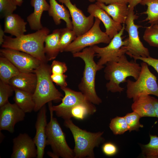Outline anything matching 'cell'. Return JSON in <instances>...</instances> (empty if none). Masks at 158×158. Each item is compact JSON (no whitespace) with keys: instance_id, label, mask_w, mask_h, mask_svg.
<instances>
[{"instance_id":"obj_1","label":"cell","mask_w":158,"mask_h":158,"mask_svg":"<svg viewBox=\"0 0 158 158\" xmlns=\"http://www.w3.org/2000/svg\"><path fill=\"white\" fill-rule=\"evenodd\" d=\"M104 69V77L109 82L106 85L107 90L113 93H121L124 90L120 85L126 82L127 78H138L141 72L140 65L134 60L129 61L125 54L117 60L107 62Z\"/></svg>"},{"instance_id":"obj_2","label":"cell","mask_w":158,"mask_h":158,"mask_svg":"<svg viewBox=\"0 0 158 158\" xmlns=\"http://www.w3.org/2000/svg\"><path fill=\"white\" fill-rule=\"evenodd\" d=\"M50 32L46 27L36 32L19 37L13 38L5 35L1 45L3 48L18 50L29 54L42 62L47 61L44 51V40Z\"/></svg>"},{"instance_id":"obj_3","label":"cell","mask_w":158,"mask_h":158,"mask_svg":"<svg viewBox=\"0 0 158 158\" xmlns=\"http://www.w3.org/2000/svg\"><path fill=\"white\" fill-rule=\"evenodd\" d=\"M73 56L74 57L80 58L85 64L83 76L78 85L79 90L91 103L99 104L102 100L96 91L95 76L97 72L104 68V66L99 65L95 61L94 57L96 54L92 46L73 54Z\"/></svg>"},{"instance_id":"obj_4","label":"cell","mask_w":158,"mask_h":158,"mask_svg":"<svg viewBox=\"0 0 158 158\" xmlns=\"http://www.w3.org/2000/svg\"><path fill=\"white\" fill-rule=\"evenodd\" d=\"M34 73L37 82L32 96L35 103L34 111L37 112L47 103L52 101L59 102L64 96L54 85L51 78L50 67L46 62H42Z\"/></svg>"},{"instance_id":"obj_5","label":"cell","mask_w":158,"mask_h":158,"mask_svg":"<svg viewBox=\"0 0 158 158\" xmlns=\"http://www.w3.org/2000/svg\"><path fill=\"white\" fill-rule=\"evenodd\" d=\"M64 126L70 130L75 142L74 158H94V149L103 143L104 132L92 133L75 125L71 119L64 120Z\"/></svg>"},{"instance_id":"obj_6","label":"cell","mask_w":158,"mask_h":158,"mask_svg":"<svg viewBox=\"0 0 158 158\" xmlns=\"http://www.w3.org/2000/svg\"><path fill=\"white\" fill-rule=\"evenodd\" d=\"M50 119L46 129L47 145H50L56 158H74L73 150L68 145L63 132L57 119L53 116L51 101L48 103Z\"/></svg>"},{"instance_id":"obj_7","label":"cell","mask_w":158,"mask_h":158,"mask_svg":"<svg viewBox=\"0 0 158 158\" xmlns=\"http://www.w3.org/2000/svg\"><path fill=\"white\" fill-rule=\"evenodd\" d=\"M141 72L135 81L127 80L126 94L128 99L135 100L142 95H153L158 97V85L156 76L150 71L148 65L142 61Z\"/></svg>"},{"instance_id":"obj_8","label":"cell","mask_w":158,"mask_h":158,"mask_svg":"<svg viewBox=\"0 0 158 158\" xmlns=\"http://www.w3.org/2000/svg\"><path fill=\"white\" fill-rule=\"evenodd\" d=\"M95 18L92 27L84 34L77 37L64 50L73 54L80 51L87 47H91L100 43L108 44L111 39L105 32L100 29L101 21Z\"/></svg>"},{"instance_id":"obj_9","label":"cell","mask_w":158,"mask_h":158,"mask_svg":"<svg viewBox=\"0 0 158 158\" xmlns=\"http://www.w3.org/2000/svg\"><path fill=\"white\" fill-rule=\"evenodd\" d=\"M125 27L124 24L121 30L113 37L107 46L103 47L96 45L92 46L96 56L100 58L97 63L98 65L103 66L108 62L116 61L126 53L128 41V38L123 40Z\"/></svg>"},{"instance_id":"obj_10","label":"cell","mask_w":158,"mask_h":158,"mask_svg":"<svg viewBox=\"0 0 158 158\" xmlns=\"http://www.w3.org/2000/svg\"><path fill=\"white\" fill-rule=\"evenodd\" d=\"M138 16L135 14L133 9H129L125 23V30L128 33V43L126 46V54L130 57L133 56L147 57L150 56L148 49L145 47L140 40L138 29L142 27L135 24L134 20Z\"/></svg>"},{"instance_id":"obj_11","label":"cell","mask_w":158,"mask_h":158,"mask_svg":"<svg viewBox=\"0 0 158 158\" xmlns=\"http://www.w3.org/2000/svg\"><path fill=\"white\" fill-rule=\"evenodd\" d=\"M0 52L1 56L9 60L20 72L34 73L42 62L29 54L16 50L3 48Z\"/></svg>"},{"instance_id":"obj_12","label":"cell","mask_w":158,"mask_h":158,"mask_svg":"<svg viewBox=\"0 0 158 158\" xmlns=\"http://www.w3.org/2000/svg\"><path fill=\"white\" fill-rule=\"evenodd\" d=\"M61 89L65 93L62 102L56 106L52 105L51 108L58 117L64 120L69 119V112L72 108L80 103L89 100L81 92L75 91L67 87H61Z\"/></svg>"},{"instance_id":"obj_13","label":"cell","mask_w":158,"mask_h":158,"mask_svg":"<svg viewBox=\"0 0 158 158\" xmlns=\"http://www.w3.org/2000/svg\"><path fill=\"white\" fill-rule=\"evenodd\" d=\"M25 114L15 103L8 101L0 108V130L13 133L15 125L24 120Z\"/></svg>"},{"instance_id":"obj_14","label":"cell","mask_w":158,"mask_h":158,"mask_svg":"<svg viewBox=\"0 0 158 158\" xmlns=\"http://www.w3.org/2000/svg\"><path fill=\"white\" fill-rule=\"evenodd\" d=\"M58 0L64 4L68 8L72 18L73 30L77 37L84 34L92 27L94 22V17L90 15L86 16L70 0Z\"/></svg>"},{"instance_id":"obj_15","label":"cell","mask_w":158,"mask_h":158,"mask_svg":"<svg viewBox=\"0 0 158 158\" xmlns=\"http://www.w3.org/2000/svg\"><path fill=\"white\" fill-rule=\"evenodd\" d=\"M11 158H34L37 151L35 143L26 133H21L13 139Z\"/></svg>"},{"instance_id":"obj_16","label":"cell","mask_w":158,"mask_h":158,"mask_svg":"<svg viewBox=\"0 0 158 158\" xmlns=\"http://www.w3.org/2000/svg\"><path fill=\"white\" fill-rule=\"evenodd\" d=\"M47 108L45 105L40 110L35 124L36 134L33 140L36 146L37 158L43 157L45 148L47 145L46 129L47 125Z\"/></svg>"},{"instance_id":"obj_17","label":"cell","mask_w":158,"mask_h":158,"mask_svg":"<svg viewBox=\"0 0 158 158\" xmlns=\"http://www.w3.org/2000/svg\"><path fill=\"white\" fill-rule=\"evenodd\" d=\"M87 11L95 18H98L102 21L105 28V32L111 39L121 30L123 25L115 22L103 9L96 4L90 5Z\"/></svg>"},{"instance_id":"obj_18","label":"cell","mask_w":158,"mask_h":158,"mask_svg":"<svg viewBox=\"0 0 158 158\" xmlns=\"http://www.w3.org/2000/svg\"><path fill=\"white\" fill-rule=\"evenodd\" d=\"M37 82V76L35 73L20 72L11 79L9 84L13 88L33 94Z\"/></svg>"},{"instance_id":"obj_19","label":"cell","mask_w":158,"mask_h":158,"mask_svg":"<svg viewBox=\"0 0 158 158\" xmlns=\"http://www.w3.org/2000/svg\"><path fill=\"white\" fill-rule=\"evenodd\" d=\"M30 4L34 8V11L28 16L27 20L31 30L37 31L43 28L41 17L44 11H48L50 5L46 0H31Z\"/></svg>"},{"instance_id":"obj_20","label":"cell","mask_w":158,"mask_h":158,"mask_svg":"<svg viewBox=\"0 0 158 158\" xmlns=\"http://www.w3.org/2000/svg\"><path fill=\"white\" fill-rule=\"evenodd\" d=\"M27 24L20 16L13 13L4 17V31L5 33L18 37L26 32Z\"/></svg>"},{"instance_id":"obj_21","label":"cell","mask_w":158,"mask_h":158,"mask_svg":"<svg viewBox=\"0 0 158 158\" xmlns=\"http://www.w3.org/2000/svg\"><path fill=\"white\" fill-rule=\"evenodd\" d=\"M49 3L48 14L52 18L55 24L59 25L62 20L65 22L66 27L73 30V25L68 10L63 5L59 4L56 0H49Z\"/></svg>"},{"instance_id":"obj_22","label":"cell","mask_w":158,"mask_h":158,"mask_svg":"<svg viewBox=\"0 0 158 158\" xmlns=\"http://www.w3.org/2000/svg\"><path fill=\"white\" fill-rule=\"evenodd\" d=\"M131 106L133 111L141 117H156L153 103V97L149 95L140 96L133 101Z\"/></svg>"},{"instance_id":"obj_23","label":"cell","mask_w":158,"mask_h":158,"mask_svg":"<svg viewBox=\"0 0 158 158\" xmlns=\"http://www.w3.org/2000/svg\"><path fill=\"white\" fill-rule=\"evenodd\" d=\"M95 3L104 10L115 22L121 24L125 23L129 10L127 4L113 3L106 5L97 1Z\"/></svg>"},{"instance_id":"obj_24","label":"cell","mask_w":158,"mask_h":158,"mask_svg":"<svg viewBox=\"0 0 158 158\" xmlns=\"http://www.w3.org/2000/svg\"><path fill=\"white\" fill-rule=\"evenodd\" d=\"M60 29L54 30L52 32L46 37L44 51L47 61L55 59L60 52L59 42Z\"/></svg>"},{"instance_id":"obj_25","label":"cell","mask_w":158,"mask_h":158,"mask_svg":"<svg viewBox=\"0 0 158 158\" xmlns=\"http://www.w3.org/2000/svg\"><path fill=\"white\" fill-rule=\"evenodd\" d=\"M13 88L15 93L13 100L15 103L25 113H31L34 111L35 103L33 94L18 89Z\"/></svg>"},{"instance_id":"obj_26","label":"cell","mask_w":158,"mask_h":158,"mask_svg":"<svg viewBox=\"0 0 158 158\" xmlns=\"http://www.w3.org/2000/svg\"><path fill=\"white\" fill-rule=\"evenodd\" d=\"M19 70L7 58L0 57V80L9 83L10 80L19 74Z\"/></svg>"},{"instance_id":"obj_27","label":"cell","mask_w":158,"mask_h":158,"mask_svg":"<svg viewBox=\"0 0 158 158\" xmlns=\"http://www.w3.org/2000/svg\"><path fill=\"white\" fill-rule=\"evenodd\" d=\"M140 4L146 6L147 9L142 14L147 15L143 21H148L151 25L158 24V0H142Z\"/></svg>"},{"instance_id":"obj_28","label":"cell","mask_w":158,"mask_h":158,"mask_svg":"<svg viewBox=\"0 0 158 158\" xmlns=\"http://www.w3.org/2000/svg\"><path fill=\"white\" fill-rule=\"evenodd\" d=\"M149 137L148 143L140 144L142 155L146 158H158V136L150 134Z\"/></svg>"},{"instance_id":"obj_29","label":"cell","mask_w":158,"mask_h":158,"mask_svg":"<svg viewBox=\"0 0 158 158\" xmlns=\"http://www.w3.org/2000/svg\"><path fill=\"white\" fill-rule=\"evenodd\" d=\"M77 37L73 30L68 28L60 29L59 48L60 52L64 51L65 49Z\"/></svg>"},{"instance_id":"obj_30","label":"cell","mask_w":158,"mask_h":158,"mask_svg":"<svg viewBox=\"0 0 158 158\" xmlns=\"http://www.w3.org/2000/svg\"><path fill=\"white\" fill-rule=\"evenodd\" d=\"M109 127L115 135L122 134L128 130L124 116H117L112 119L109 124Z\"/></svg>"},{"instance_id":"obj_31","label":"cell","mask_w":158,"mask_h":158,"mask_svg":"<svg viewBox=\"0 0 158 158\" xmlns=\"http://www.w3.org/2000/svg\"><path fill=\"white\" fill-rule=\"evenodd\" d=\"M143 37L150 45L158 48V28L151 25L146 27Z\"/></svg>"},{"instance_id":"obj_32","label":"cell","mask_w":158,"mask_h":158,"mask_svg":"<svg viewBox=\"0 0 158 158\" xmlns=\"http://www.w3.org/2000/svg\"><path fill=\"white\" fill-rule=\"evenodd\" d=\"M128 125V131L130 132L133 131H138L140 128L143 127V125L140 122L141 117L136 112H133L127 114L124 116Z\"/></svg>"},{"instance_id":"obj_33","label":"cell","mask_w":158,"mask_h":158,"mask_svg":"<svg viewBox=\"0 0 158 158\" xmlns=\"http://www.w3.org/2000/svg\"><path fill=\"white\" fill-rule=\"evenodd\" d=\"M14 92L13 87L9 83L0 81V107L8 102L9 98Z\"/></svg>"},{"instance_id":"obj_34","label":"cell","mask_w":158,"mask_h":158,"mask_svg":"<svg viewBox=\"0 0 158 158\" xmlns=\"http://www.w3.org/2000/svg\"><path fill=\"white\" fill-rule=\"evenodd\" d=\"M17 5L13 0H0V12L1 18L13 13L17 8Z\"/></svg>"},{"instance_id":"obj_35","label":"cell","mask_w":158,"mask_h":158,"mask_svg":"<svg viewBox=\"0 0 158 158\" xmlns=\"http://www.w3.org/2000/svg\"><path fill=\"white\" fill-rule=\"evenodd\" d=\"M51 74H63L67 70L66 63L55 60H54L50 66Z\"/></svg>"},{"instance_id":"obj_36","label":"cell","mask_w":158,"mask_h":158,"mask_svg":"<svg viewBox=\"0 0 158 158\" xmlns=\"http://www.w3.org/2000/svg\"><path fill=\"white\" fill-rule=\"evenodd\" d=\"M102 150L106 156H112L117 153L118 149L114 144L111 142H108L103 144L102 147Z\"/></svg>"},{"instance_id":"obj_37","label":"cell","mask_w":158,"mask_h":158,"mask_svg":"<svg viewBox=\"0 0 158 158\" xmlns=\"http://www.w3.org/2000/svg\"><path fill=\"white\" fill-rule=\"evenodd\" d=\"M131 58H133L135 61L137 60H140L146 63L148 65L154 68L158 73V59L154 58L150 56L147 57L133 56ZM157 84L158 85V81Z\"/></svg>"},{"instance_id":"obj_38","label":"cell","mask_w":158,"mask_h":158,"mask_svg":"<svg viewBox=\"0 0 158 158\" xmlns=\"http://www.w3.org/2000/svg\"><path fill=\"white\" fill-rule=\"evenodd\" d=\"M67 76L63 74H51V78L52 81L55 83L57 85L60 87H66L67 83L66 79Z\"/></svg>"},{"instance_id":"obj_39","label":"cell","mask_w":158,"mask_h":158,"mask_svg":"<svg viewBox=\"0 0 158 158\" xmlns=\"http://www.w3.org/2000/svg\"><path fill=\"white\" fill-rule=\"evenodd\" d=\"M96 1L105 4H110L113 3H120L127 4L128 0H96Z\"/></svg>"},{"instance_id":"obj_40","label":"cell","mask_w":158,"mask_h":158,"mask_svg":"<svg viewBox=\"0 0 158 158\" xmlns=\"http://www.w3.org/2000/svg\"><path fill=\"white\" fill-rule=\"evenodd\" d=\"M142 0H128V4L129 9H133L138 4H140Z\"/></svg>"},{"instance_id":"obj_41","label":"cell","mask_w":158,"mask_h":158,"mask_svg":"<svg viewBox=\"0 0 158 158\" xmlns=\"http://www.w3.org/2000/svg\"><path fill=\"white\" fill-rule=\"evenodd\" d=\"M153 103L156 117L158 118V99L153 97Z\"/></svg>"},{"instance_id":"obj_42","label":"cell","mask_w":158,"mask_h":158,"mask_svg":"<svg viewBox=\"0 0 158 158\" xmlns=\"http://www.w3.org/2000/svg\"><path fill=\"white\" fill-rule=\"evenodd\" d=\"M5 32L0 26V45H1L3 43L4 39Z\"/></svg>"},{"instance_id":"obj_43","label":"cell","mask_w":158,"mask_h":158,"mask_svg":"<svg viewBox=\"0 0 158 158\" xmlns=\"http://www.w3.org/2000/svg\"><path fill=\"white\" fill-rule=\"evenodd\" d=\"M17 6H21L23 4V0H13Z\"/></svg>"},{"instance_id":"obj_44","label":"cell","mask_w":158,"mask_h":158,"mask_svg":"<svg viewBox=\"0 0 158 158\" xmlns=\"http://www.w3.org/2000/svg\"><path fill=\"white\" fill-rule=\"evenodd\" d=\"M153 26L154 27L158 28V24L154 25H153Z\"/></svg>"},{"instance_id":"obj_45","label":"cell","mask_w":158,"mask_h":158,"mask_svg":"<svg viewBox=\"0 0 158 158\" xmlns=\"http://www.w3.org/2000/svg\"><path fill=\"white\" fill-rule=\"evenodd\" d=\"M89 1L91 2H93L95 1L96 0H88Z\"/></svg>"}]
</instances>
